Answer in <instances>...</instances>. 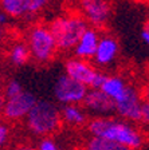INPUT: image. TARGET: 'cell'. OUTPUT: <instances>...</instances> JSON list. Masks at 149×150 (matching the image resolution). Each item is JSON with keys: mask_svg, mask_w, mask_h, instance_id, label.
<instances>
[{"mask_svg": "<svg viewBox=\"0 0 149 150\" xmlns=\"http://www.w3.org/2000/svg\"><path fill=\"white\" fill-rule=\"evenodd\" d=\"M89 87L73 79L67 74L59 75L54 84V97L61 105H82Z\"/></svg>", "mask_w": 149, "mask_h": 150, "instance_id": "6", "label": "cell"}, {"mask_svg": "<svg viewBox=\"0 0 149 150\" xmlns=\"http://www.w3.org/2000/svg\"><path fill=\"white\" fill-rule=\"evenodd\" d=\"M99 36H101V32H99L98 28L89 25L83 31V34L81 35V38H79V40L77 42L75 47L73 48L74 56L81 58V59L91 60L94 54H96Z\"/></svg>", "mask_w": 149, "mask_h": 150, "instance_id": "12", "label": "cell"}, {"mask_svg": "<svg viewBox=\"0 0 149 150\" xmlns=\"http://www.w3.org/2000/svg\"><path fill=\"white\" fill-rule=\"evenodd\" d=\"M28 1L30 0H0V8L9 18H26L28 13Z\"/></svg>", "mask_w": 149, "mask_h": 150, "instance_id": "16", "label": "cell"}, {"mask_svg": "<svg viewBox=\"0 0 149 150\" xmlns=\"http://www.w3.org/2000/svg\"><path fill=\"white\" fill-rule=\"evenodd\" d=\"M98 70L94 67L90 60L81 59L77 56H73L65 62V74L71 76L73 79L78 81L79 83L90 87L96 78Z\"/></svg>", "mask_w": 149, "mask_h": 150, "instance_id": "11", "label": "cell"}, {"mask_svg": "<svg viewBox=\"0 0 149 150\" xmlns=\"http://www.w3.org/2000/svg\"><path fill=\"white\" fill-rule=\"evenodd\" d=\"M26 43L30 50L31 59H34L38 64H47L55 58L56 48L54 36L50 31L48 25L35 24L27 32Z\"/></svg>", "mask_w": 149, "mask_h": 150, "instance_id": "4", "label": "cell"}, {"mask_svg": "<svg viewBox=\"0 0 149 150\" xmlns=\"http://www.w3.org/2000/svg\"><path fill=\"white\" fill-rule=\"evenodd\" d=\"M9 139V126L6 122H0V149L8 142Z\"/></svg>", "mask_w": 149, "mask_h": 150, "instance_id": "21", "label": "cell"}, {"mask_svg": "<svg viewBox=\"0 0 149 150\" xmlns=\"http://www.w3.org/2000/svg\"><path fill=\"white\" fill-rule=\"evenodd\" d=\"M141 39H143L144 43L149 47V19L144 23L143 28H141Z\"/></svg>", "mask_w": 149, "mask_h": 150, "instance_id": "24", "label": "cell"}, {"mask_svg": "<svg viewBox=\"0 0 149 150\" xmlns=\"http://www.w3.org/2000/svg\"><path fill=\"white\" fill-rule=\"evenodd\" d=\"M48 4V0H30L28 1V13L27 16H35L41 13Z\"/></svg>", "mask_w": 149, "mask_h": 150, "instance_id": "19", "label": "cell"}, {"mask_svg": "<svg viewBox=\"0 0 149 150\" xmlns=\"http://www.w3.org/2000/svg\"><path fill=\"white\" fill-rule=\"evenodd\" d=\"M8 18H9V16L7 15L6 12L0 11V25H1V27H3L4 24H7V22H8Z\"/></svg>", "mask_w": 149, "mask_h": 150, "instance_id": "26", "label": "cell"}, {"mask_svg": "<svg viewBox=\"0 0 149 150\" xmlns=\"http://www.w3.org/2000/svg\"><path fill=\"white\" fill-rule=\"evenodd\" d=\"M24 90L23 84L16 79H9L6 84H3V98H11L20 94Z\"/></svg>", "mask_w": 149, "mask_h": 150, "instance_id": "18", "label": "cell"}, {"mask_svg": "<svg viewBox=\"0 0 149 150\" xmlns=\"http://www.w3.org/2000/svg\"><path fill=\"white\" fill-rule=\"evenodd\" d=\"M62 123L73 127H79L87 123L86 110L81 105H63L61 109Z\"/></svg>", "mask_w": 149, "mask_h": 150, "instance_id": "13", "label": "cell"}, {"mask_svg": "<svg viewBox=\"0 0 149 150\" xmlns=\"http://www.w3.org/2000/svg\"><path fill=\"white\" fill-rule=\"evenodd\" d=\"M38 150H59V146L56 141L51 137H42L39 144H38Z\"/></svg>", "mask_w": 149, "mask_h": 150, "instance_id": "20", "label": "cell"}, {"mask_svg": "<svg viewBox=\"0 0 149 150\" xmlns=\"http://www.w3.org/2000/svg\"><path fill=\"white\" fill-rule=\"evenodd\" d=\"M141 122L149 126V100H144L143 111H141Z\"/></svg>", "mask_w": 149, "mask_h": 150, "instance_id": "23", "label": "cell"}, {"mask_svg": "<svg viewBox=\"0 0 149 150\" xmlns=\"http://www.w3.org/2000/svg\"><path fill=\"white\" fill-rule=\"evenodd\" d=\"M24 123L35 137H51L62 126L61 109L48 99H38L24 118Z\"/></svg>", "mask_w": 149, "mask_h": 150, "instance_id": "2", "label": "cell"}, {"mask_svg": "<svg viewBox=\"0 0 149 150\" xmlns=\"http://www.w3.org/2000/svg\"><path fill=\"white\" fill-rule=\"evenodd\" d=\"M126 87H128V83L121 75L106 74V78L99 90H102L109 98H112L113 100H115L125 93Z\"/></svg>", "mask_w": 149, "mask_h": 150, "instance_id": "14", "label": "cell"}, {"mask_svg": "<svg viewBox=\"0 0 149 150\" xmlns=\"http://www.w3.org/2000/svg\"><path fill=\"white\" fill-rule=\"evenodd\" d=\"M89 27L81 13H67L53 19L48 28L54 36L58 51H73L83 31Z\"/></svg>", "mask_w": 149, "mask_h": 150, "instance_id": "3", "label": "cell"}, {"mask_svg": "<svg viewBox=\"0 0 149 150\" xmlns=\"http://www.w3.org/2000/svg\"><path fill=\"white\" fill-rule=\"evenodd\" d=\"M7 58H8V62L15 67H22L26 63H28V60L31 59V55H30L27 43L23 40L12 43L7 52Z\"/></svg>", "mask_w": 149, "mask_h": 150, "instance_id": "15", "label": "cell"}, {"mask_svg": "<svg viewBox=\"0 0 149 150\" xmlns=\"http://www.w3.org/2000/svg\"><path fill=\"white\" fill-rule=\"evenodd\" d=\"M1 107H3V98L0 97V115H1Z\"/></svg>", "mask_w": 149, "mask_h": 150, "instance_id": "29", "label": "cell"}, {"mask_svg": "<svg viewBox=\"0 0 149 150\" xmlns=\"http://www.w3.org/2000/svg\"><path fill=\"white\" fill-rule=\"evenodd\" d=\"M12 150H38L36 147L31 146V145H26V144H22V145H18L15 146Z\"/></svg>", "mask_w": 149, "mask_h": 150, "instance_id": "25", "label": "cell"}, {"mask_svg": "<svg viewBox=\"0 0 149 150\" xmlns=\"http://www.w3.org/2000/svg\"><path fill=\"white\" fill-rule=\"evenodd\" d=\"M85 150H133L114 141L103 139L98 137H90L85 144Z\"/></svg>", "mask_w": 149, "mask_h": 150, "instance_id": "17", "label": "cell"}, {"mask_svg": "<svg viewBox=\"0 0 149 150\" xmlns=\"http://www.w3.org/2000/svg\"><path fill=\"white\" fill-rule=\"evenodd\" d=\"M82 106L86 112H90L94 117H110L115 112L114 100L109 98L99 88H89L82 100Z\"/></svg>", "mask_w": 149, "mask_h": 150, "instance_id": "9", "label": "cell"}, {"mask_svg": "<svg viewBox=\"0 0 149 150\" xmlns=\"http://www.w3.org/2000/svg\"><path fill=\"white\" fill-rule=\"evenodd\" d=\"M141 95H143L144 100H149V86H146V87L141 91Z\"/></svg>", "mask_w": 149, "mask_h": 150, "instance_id": "27", "label": "cell"}, {"mask_svg": "<svg viewBox=\"0 0 149 150\" xmlns=\"http://www.w3.org/2000/svg\"><path fill=\"white\" fill-rule=\"evenodd\" d=\"M145 3H146V4H148V6H149V0H145Z\"/></svg>", "mask_w": 149, "mask_h": 150, "instance_id": "31", "label": "cell"}, {"mask_svg": "<svg viewBox=\"0 0 149 150\" xmlns=\"http://www.w3.org/2000/svg\"><path fill=\"white\" fill-rule=\"evenodd\" d=\"M105 78H106L105 72L98 71V72H97V75H96V78H94V81H93V83H91V86L89 88H101V86H102Z\"/></svg>", "mask_w": 149, "mask_h": 150, "instance_id": "22", "label": "cell"}, {"mask_svg": "<svg viewBox=\"0 0 149 150\" xmlns=\"http://www.w3.org/2000/svg\"><path fill=\"white\" fill-rule=\"evenodd\" d=\"M4 36H6V32H4L3 27L0 25V46H1V43H3V40H4Z\"/></svg>", "mask_w": 149, "mask_h": 150, "instance_id": "28", "label": "cell"}, {"mask_svg": "<svg viewBox=\"0 0 149 150\" xmlns=\"http://www.w3.org/2000/svg\"><path fill=\"white\" fill-rule=\"evenodd\" d=\"M118 51H120V43L117 38L109 32H105L99 36L96 54L91 60L98 67H108L117 59Z\"/></svg>", "mask_w": 149, "mask_h": 150, "instance_id": "10", "label": "cell"}, {"mask_svg": "<svg viewBox=\"0 0 149 150\" xmlns=\"http://www.w3.org/2000/svg\"><path fill=\"white\" fill-rule=\"evenodd\" d=\"M38 98L34 93L23 90L20 94L11 98H3L1 117L7 122H19L27 117L28 111L36 103Z\"/></svg>", "mask_w": 149, "mask_h": 150, "instance_id": "7", "label": "cell"}, {"mask_svg": "<svg viewBox=\"0 0 149 150\" xmlns=\"http://www.w3.org/2000/svg\"><path fill=\"white\" fill-rule=\"evenodd\" d=\"M78 6L87 24L98 30L105 27L112 16V4L109 0H78Z\"/></svg>", "mask_w": 149, "mask_h": 150, "instance_id": "8", "label": "cell"}, {"mask_svg": "<svg viewBox=\"0 0 149 150\" xmlns=\"http://www.w3.org/2000/svg\"><path fill=\"white\" fill-rule=\"evenodd\" d=\"M87 131L91 137L114 141L121 145L136 150L144 144V135L133 122L125 119H115L110 117H94L87 121Z\"/></svg>", "mask_w": 149, "mask_h": 150, "instance_id": "1", "label": "cell"}, {"mask_svg": "<svg viewBox=\"0 0 149 150\" xmlns=\"http://www.w3.org/2000/svg\"><path fill=\"white\" fill-rule=\"evenodd\" d=\"M3 88V78H1V74H0V91Z\"/></svg>", "mask_w": 149, "mask_h": 150, "instance_id": "30", "label": "cell"}, {"mask_svg": "<svg viewBox=\"0 0 149 150\" xmlns=\"http://www.w3.org/2000/svg\"><path fill=\"white\" fill-rule=\"evenodd\" d=\"M143 95L137 87L128 84L125 93L118 99L114 100L115 114L120 118L129 122H141V111H143Z\"/></svg>", "mask_w": 149, "mask_h": 150, "instance_id": "5", "label": "cell"}]
</instances>
